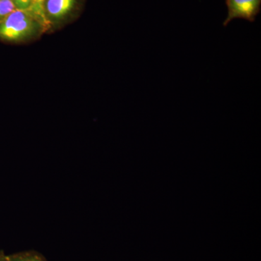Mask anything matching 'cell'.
I'll return each mask as SVG.
<instances>
[{"label":"cell","mask_w":261,"mask_h":261,"mask_svg":"<svg viewBox=\"0 0 261 261\" xmlns=\"http://www.w3.org/2000/svg\"><path fill=\"white\" fill-rule=\"evenodd\" d=\"M44 31L29 10L15 9L0 21V40L20 42L31 39Z\"/></svg>","instance_id":"1"},{"label":"cell","mask_w":261,"mask_h":261,"mask_svg":"<svg viewBox=\"0 0 261 261\" xmlns=\"http://www.w3.org/2000/svg\"><path fill=\"white\" fill-rule=\"evenodd\" d=\"M226 5L228 14L223 23L224 27L234 19L255 21L260 12L261 0H226Z\"/></svg>","instance_id":"2"},{"label":"cell","mask_w":261,"mask_h":261,"mask_svg":"<svg viewBox=\"0 0 261 261\" xmlns=\"http://www.w3.org/2000/svg\"><path fill=\"white\" fill-rule=\"evenodd\" d=\"M77 0H47L46 15L49 21L65 18L75 9Z\"/></svg>","instance_id":"3"},{"label":"cell","mask_w":261,"mask_h":261,"mask_svg":"<svg viewBox=\"0 0 261 261\" xmlns=\"http://www.w3.org/2000/svg\"><path fill=\"white\" fill-rule=\"evenodd\" d=\"M46 1L47 0H32V5L29 9L33 16L41 24L44 31L49 29L50 25V21L46 15Z\"/></svg>","instance_id":"4"},{"label":"cell","mask_w":261,"mask_h":261,"mask_svg":"<svg viewBox=\"0 0 261 261\" xmlns=\"http://www.w3.org/2000/svg\"><path fill=\"white\" fill-rule=\"evenodd\" d=\"M8 261H47L41 254L34 251L20 252L8 255Z\"/></svg>","instance_id":"5"},{"label":"cell","mask_w":261,"mask_h":261,"mask_svg":"<svg viewBox=\"0 0 261 261\" xmlns=\"http://www.w3.org/2000/svg\"><path fill=\"white\" fill-rule=\"evenodd\" d=\"M15 10L12 0H0V21Z\"/></svg>","instance_id":"6"},{"label":"cell","mask_w":261,"mask_h":261,"mask_svg":"<svg viewBox=\"0 0 261 261\" xmlns=\"http://www.w3.org/2000/svg\"><path fill=\"white\" fill-rule=\"evenodd\" d=\"M15 5V9L19 10H29L32 5V0H12Z\"/></svg>","instance_id":"7"},{"label":"cell","mask_w":261,"mask_h":261,"mask_svg":"<svg viewBox=\"0 0 261 261\" xmlns=\"http://www.w3.org/2000/svg\"><path fill=\"white\" fill-rule=\"evenodd\" d=\"M0 261H8V255L3 250H0Z\"/></svg>","instance_id":"8"}]
</instances>
